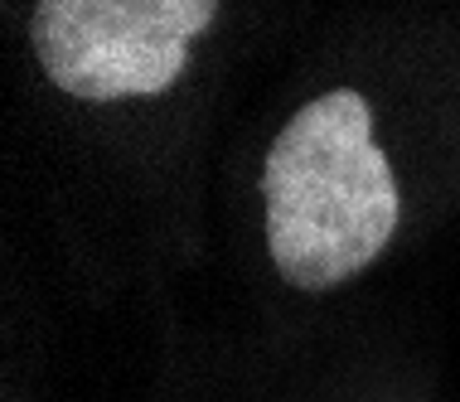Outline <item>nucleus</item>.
I'll list each match as a JSON object with an SVG mask.
<instances>
[{"mask_svg":"<svg viewBox=\"0 0 460 402\" xmlns=\"http://www.w3.org/2000/svg\"><path fill=\"white\" fill-rule=\"evenodd\" d=\"M214 10L218 0H40L30 40L64 93L117 103L175 83Z\"/></svg>","mask_w":460,"mask_h":402,"instance_id":"2","label":"nucleus"},{"mask_svg":"<svg viewBox=\"0 0 460 402\" xmlns=\"http://www.w3.org/2000/svg\"><path fill=\"white\" fill-rule=\"evenodd\" d=\"M267 247L277 272L301 291L349 281L397 228V184L373 146V112L334 87L281 127L262 170Z\"/></svg>","mask_w":460,"mask_h":402,"instance_id":"1","label":"nucleus"}]
</instances>
